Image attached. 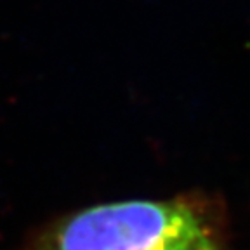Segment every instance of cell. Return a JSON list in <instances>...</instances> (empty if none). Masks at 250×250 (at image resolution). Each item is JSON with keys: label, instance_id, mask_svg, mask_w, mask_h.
I'll return each mask as SVG.
<instances>
[{"label": "cell", "instance_id": "obj_1", "mask_svg": "<svg viewBox=\"0 0 250 250\" xmlns=\"http://www.w3.org/2000/svg\"><path fill=\"white\" fill-rule=\"evenodd\" d=\"M24 250H226L214 210L196 198L127 200L64 215Z\"/></svg>", "mask_w": 250, "mask_h": 250}]
</instances>
